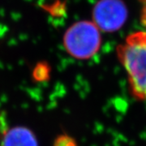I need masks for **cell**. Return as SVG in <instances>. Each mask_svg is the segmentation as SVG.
<instances>
[{
    "instance_id": "6da1fadb",
    "label": "cell",
    "mask_w": 146,
    "mask_h": 146,
    "mask_svg": "<svg viewBox=\"0 0 146 146\" xmlns=\"http://www.w3.org/2000/svg\"><path fill=\"white\" fill-rule=\"evenodd\" d=\"M117 56L127 74L131 95L146 102V30L127 36L117 47Z\"/></svg>"
},
{
    "instance_id": "7a4b0ae2",
    "label": "cell",
    "mask_w": 146,
    "mask_h": 146,
    "mask_svg": "<svg viewBox=\"0 0 146 146\" xmlns=\"http://www.w3.org/2000/svg\"><path fill=\"white\" fill-rule=\"evenodd\" d=\"M98 27L93 21H79L68 28L63 36V46L69 55L80 60L94 56L101 48Z\"/></svg>"
},
{
    "instance_id": "3957f363",
    "label": "cell",
    "mask_w": 146,
    "mask_h": 146,
    "mask_svg": "<svg viewBox=\"0 0 146 146\" xmlns=\"http://www.w3.org/2000/svg\"><path fill=\"white\" fill-rule=\"evenodd\" d=\"M94 22L100 30H118L127 19V8L121 0H100L94 8Z\"/></svg>"
},
{
    "instance_id": "277c9868",
    "label": "cell",
    "mask_w": 146,
    "mask_h": 146,
    "mask_svg": "<svg viewBox=\"0 0 146 146\" xmlns=\"http://www.w3.org/2000/svg\"><path fill=\"white\" fill-rule=\"evenodd\" d=\"M1 146H39L33 131L23 126L12 127L3 134Z\"/></svg>"
},
{
    "instance_id": "5b68a950",
    "label": "cell",
    "mask_w": 146,
    "mask_h": 146,
    "mask_svg": "<svg viewBox=\"0 0 146 146\" xmlns=\"http://www.w3.org/2000/svg\"><path fill=\"white\" fill-rule=\"evenodd\" d=\"M48 75H49L48 66L44 63H40L36 65V67L33 71V76L35 80L38 81L44 80L45 79H46L48 77Z\"/></svg>"
},
{
    "instance_id": "8992f818",
    "label": "cell",
    "mask_w": 146,
    "mask_h": 146,
    "mask_svg": "<svg viewBox=\"0 0 146 146\" xmlns=\"http://www.w3.org/2000/svg\"><path fill=\"white\" fill-rule=\"evenodd\" d=\"M54 146H76L75 141L68 136H61L56 139Z\"/></svg>"
},
{
    "instance_id": "52a82bcc",
    "label": "cell",
    "mask_w": 146,
    "mask_h": 146,
    "mask_svg": "<svg viewBox=\"0 0 146 146\" xmlns=\"http://www.w3.org/2000/svg\"><path fill=\"white\" fill-rule=\"evenodd\" d=\"M141 1V22L146 30V0Z\"/></svg>"
}]
</instances>
